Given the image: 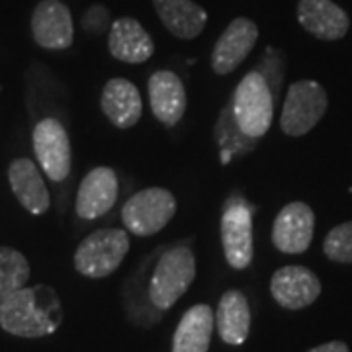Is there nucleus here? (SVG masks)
<instances>
[{"label":"nucleus","instance_id":"obj_15","mask_svg":"<svg viewBox=\"0 0 352 352\" xmlns=\"http://www.w3.org/2000/svg\"><path fill=\"white\" fill-rule=\"evenodd\" d=\"M149 102L155 118L166 127H175L186 112V88L173 71H157L149 78Z\"/></svg>","mask_w":352,"mask_h":352},{"label":"nucleus","instance_id":"obj_8","mask_svg":"<svg viewBox=\"0 0 352 352\" xmlns=\"http://www.w3.org/2000/svg\"><path fill=\"white\" fill-rule=\"evenodd\" d=\"M221 243L226 261L235 270H245L252 263V212L243 200H231L221 215Z\"/></svg>","mask_w":352,"mask_h":352},{"label":"nucleus","instance_id":"obj_24","mask_svg":"<svg viewBox=\"0 0 352 352\" xmlns=\"http://www.w3.org/2000/svg\"><path fill=\"white\" fill-rule=\"evenodd\" d=\"M323 252L333 263H352V221L333 227L323 241Z\"/></svg>","mask_w":352,"mask_h":352},{"label":"nucleus","instance_id":"obj_9","mask_svg":"<svg viewBox=\"0 0 352 352\" xmlns=\"http://www.w3.org/2000/svg\"><path fill=\"white\" fill-rule=\"evenodd\" d=\"M270 294L280 307L298 311L309 307L321 296V280L314 270L289 264L278 268L272 274Z\"/></svg>","mask_w":352,"mask_h":352},{"label":"nucleus","instance_id":"obj_22","mask_svg":"<svg viewBox=\"0 0 352 352\" xmlns=\"http://www.w3.org/2000/svg\"><path fill=\"white\" fill-rule=\"evenodd\" d=\"M30 278V263L10 247H0V303L16 289L24 288Z\"/></svg>","mask_w":352,"mask_h":352},{"label":"nucleus","instance_id":"obj_7","mask_svg":"<svg viewBox=\"0 0 352 352\" xmlns=\"http://www.w3.org/2000/svg\"><path fill=\"white\" fill-rule=\"evenodd\" d=\"M34 151L41 164L43 173L50 176L53 182H63L71 175L73 151H71V139L61 122L45 118L34 127Z\"/></svg>","mask_w":352,"mask_h":352},{"label":"nucleus","instance_id":"obj_5","mask_svg":"<svg viewBox=\"0 0 352 352\" xmlns=\"http://www.w3.org/2000/svg\"><path fill=\"white\" fill-rule=\"evenodd\" d=\"M176 214V198L168 190L153 186L135 192L122 208V221L129 233L151 237L163 231Z\"/></svg>","mask_w":352,"mask_h":352},{"label":"nucleus","instance_id":"obj_11","mask_svg":"<svg viewBox=\"0 0 352 352\" xmlns=\"http://www.w3.org/2000/svg\"><path fill=\"white\" fill-rule=\"evenodd\" d=\"M32 36L43 50H69L75 39L71 10L61 0H41L32 14Z\"/></svg>","mask_w":352,"mask_h":352},{"label":"nucleus","instance_id":"obj_3","mask_svg":"<svg viewBox=\"0 0 352 352\" xmlns=\"http://www.w3.org/2000/svg\"><path fill=\"white\" fill-rule=\"evenodd\" d=\"M231 102L235 122L247 138L261 139L270 129L274 118V98L266 78L258 71L243 76Z\"/></svg>","mask_w":352,"mask_h":352},{"label":"nucleus","instance_id":"obj_1","mask_svg":"<svg viewBox=\"0 0 352 352\" xmlns=\"http://www.w3.org/2000/svg\"><path fill=\"white\" fill-rule=\"evenodd\" d=\"M61 321V302L50 286H24L0 303V327L14 337L41 339L53 335Z\"/></svg>","mask_w":352,"mask_h":352},{"label":"nucleus","instance_id":"obj_20","mask_svg":"<svg viewBox=\"0 0 352 352\" xmlns=\"http://www.w3.org/2000/svg\"><path fill=\"white\" fill-rule=\"evenodd\" d=\"M217 333L226 344H243L251 333V307L247 296L239 289H227L215 311Z\"/></svg>","mask_w":352,"mask_h":352},{"label":"nucleus","instance_id":"obj_6","mask_svg":"<svg viewBox=\"0 0 352 352\" xmlns=\"http://www.w3.org/2000/svg\"><path fill=\"white\" fill-rule=\"evenodd\" d=\"M329 98L325 88L315 80H300L288 88L280 116V129L289 138L309 133L325 116Z\"/></svg>","mask_w":352,"mask_h":352},{"label":"nucleus","instance_id":"obj_10","mask_svg":"<svg viewBox=\"0 0 352 352\" xmlns=\"http://www.w3.org/2000/svg\"><path fill=\"white\" fill-rule=\"evenodd\" d=\"M315 214L303 201H292L278 212L272 226V243L280 252L302 254L314 241Z\"/></svg>","mask_w":352,"mask_h":352},{"label":"nucleus","instance_id":"obj_14","mask_svg":"<svg viewBox=\"0 0 352 352\" xmlns=\"http://www.w3.org/2000/svg\"><path fill=\"white\" fill-rule=\"evenodd\" d=\"M298 22L307 34L323 41L344 38L351 28L349 14L333 0H300Z\"/></svg>","mask_w":352,"mask_h":352},{"label":"nucleus","instance_id":"obj_2","mask_svg":"<svg viewBox=\"0 0 352 352\" xmlns=\"http://www.w3.org/2000/svg\"><path fill=\"white\" fill-rule=\"evenodd\" d=\"M127 251H129V235L126 229L108 227V229L92 231L76 247V272L92 280L110 276L124 263Z\"/></svg>","mask_w":352,"mask_h":352},{"label":"nucleus","instance_id":"obj_12","mask_svg":"<svg viewBox=\"0 0 352 352\" xmlns=\"http://www.w3.org/2000/svg\"><path fill=\"white\" fill-rule=\"evenodd\" d=\"M258 39V25L249 18H235L223 30L212 51V69L217 75H229L251 53Z\"/></svg>","mask_w":352,"mask_h":352},{"label":"nucleus","instance_id":"obj_19","mask_svg":"<svg viewBox=\"0 0 352 352\" xmlns=\"http://www.w3.org/2000/svg\"><path fill=\"white\" fill-rule=\"evenodd\" d=\"M214 327V309L208 303L192 305L176 325L170 352H208Z\"/></svg>","mask_w":352,"mask_h":352},{"label":"nucleus","instance_id":"obj_13","mask_svg":"<svg viewBox=\"0 0 352 352\" xmlns=\"http://www.w3.org/2000/svg\"><path fill=\"white\" fill-rule=\"evenodd\" d=\"M118 176L108 166H96L88 173L76 192L75 210L82 219H96L110 212L118 200Z\"/></svg>","mask_w":352,"mask_h":352},{"label":"nucleus","instance_id":"obj_25","mask_svg":"<svg viewBox=\"0 0 352 352\" xmlns=\"http://www.w3.org/2000/svg\"><path fill=\"white\" fill-rule=\"evenodd\" d=\"M85 20H94V25L90 28L88 34H100V32L106 30V25H108V12H106L104 6L96 4V6H92V8L85 14Z\"/></svg>","mask_w":352,"mask_h":352},{"label":"nucleus","instance_id":"obj_23","mask_svg":"<svg viewBox=\"0 0 352 352\" xmlns=\"http://www.w3.org/2000/svg\"><path fill=\"white\" fill-rule=\"evenodd\" d=\"M231 106L223 110V116L219 120V124L215 127V138L219 139L221 145V161L227 163L233 155H245L247 151H251V147L256 143V139L247 138L237 126L235 116L231 118Z\"/></svg>","mask_w":352,"mask_h":352},{"label":"nucleus","instance_id":"obj_18","mask_svg":"<svg viewBox=\"0 0 352 352\" xmlns=\"http://www.w3.org/2000/svg\"><path fill=\"white\" fill-rule=\"evenodd\" d=\"M8 180L16 200L22 204L25 212L41 215L50 210V190L41 178L38 164L30 159H16L8 166Z\"/></svg>","mask_w":352,"mask_h":352},{"label":"nucleus","instance_id":"obj_16","mask_svg":"<svg viewBox=\"0 0 352 352\" xmlns=\"http://www.w3.org/2000/svg\"><path fill=\"white\" fill-rule=\"evenodd\" d=\"M108 50L113 59L122 63L139 65L151 59V55L155 53V43L147 34V30L135 18L124 16L110 25Z\"/></svg>","mask_w":352,"mask_h":352},{"label":"nucleus","instance_id":"obj_26","mask_svg":"<svg viewBox=\"0 0 352 352\" xmlns=\"http://www.w3.org/2000/svg\"><path fill=\"white\" fill-rule=\"evenodd\" d=\"M307 352H351L349 351V346H346V342H342V340H329L325 344H319V346H315L311 351Z\"/></svg>","mask_w":352,"mask_h":352},{"label":"nucleus","instance_id":"obj_17","mask_svg":"<svg viewBox=\"0 0 352 352\" xmlns=\"http://www.w3.org/2000/svg\"><path fill=\"white\" fill-rule=\"evenodd\" d=\"M102 113L120 129H129L139 122L143 102L138 87L127 78H110L100 96Z\"/></svg>","mask_w":352,"mask_h":352},{"label":"nucleus","instance_id":"obj_21","mask_svg":"<svg viewBox=\"0 0 352 352\" xmlns=\"http://www.w3.org/2000/svg\"><path fill=\"white\" fill-rule=\"evenodd\" d=\"M163 25L178 39H194L201 34L208 14L192 0H153Z\"/></svg>","mask_w":352,"mask_h":352},{"label":"nucleus","instance_id":"obj_4","mask_svg":"<svg viewBox=\"0 0 352 352\" xmlns=\"http://www.w3.org/2000/svg\"><path fill=\"white\" fill-rule=\"evenodd\" d=\"M196 278V258L188 247L180 245L159 258L149 282V300L157 309H170L192 286Z\"/></svg>","mask_w":352,"mask_h":352}]
</instances>
